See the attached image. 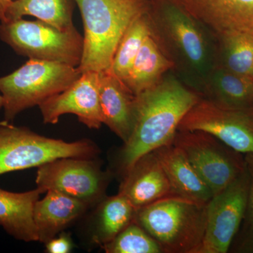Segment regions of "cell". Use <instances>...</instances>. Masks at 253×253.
<instances>
[{"instance_id": "cell-1", "label": "cell", "mask_w": 253, "mask_h": 253, "mask_svg": "<svg viewBox=\"0 0 253 253\" xmlns=\"http://www.w3.org/2000/svg\"><path fill=\"white\" fill-rule=\"evenodd\" d=\"M200 98L172 76L136 95L132 130L120 154L123 174L144 155L172 143L181 121Z\"/></svg>"}, {"instance_id": "cell-2", "label": "cell", "mask_w": 253, "mask_h": 253, "mask_svg": "<svg viewBox=\"0 0 253 253\" xmlns=\"http://www.w3.org/2000/svg\"><path fill=\"white\" fill-rule=\"evenodd\" d=\"M84 26L78 69L109 71L118 44L131 23L150 9L149 0H76Z\"/></svg>"}, {"instance_id": "cell-3", "label": "cell", "mask_w": 253, "mask_h": 253, "mask_svg": "<svg viewBox=\"0 0 253 253\" xmlns=\"http://www.w3.org/2000/svg\"><path fill=\"white\" fill-rule=\"evenodd\" d=\"M207 205L172 195L136 210L134 220L163 253H197L204 237Z\"/></svg>"}, {"instance_id": "cell-4", "label": "cell", "mask_w": 253, "mask_h": 253, "mask_svg": "<svg viewBox=\"0 0 253 253\" xmlns=\"http://www.w3.org/2000/svg\"><path fill=\"white\" fill-rule=\"evenodd\" d=\"M81 74L78 68L63 63L28 60L14 72L0 77L4 121L11 123L25 110L64 91Z\"/></svg>"}, {"instance_id": "cell-5", "label": "cell", "mask_w": 253, "mask_h": 253, "mask_svg": "<svg viewBox=\"0 0 253 253\" xmlns=\"http://www.w3.org/2000/svg\"><path fill=\"white\" fill-rule=\"evenodd\" d=\"M99 149L88 139L66 142L40 135L26 126L0 123V175L40 167L61 158L92 159Z\"/></svg>"}, {"instance_id": "cell-6", "label": "cell", "mask_w": 253, "mask_h": 253, "mask_svg": "<svg viewBox=\"0 0 253 253\" xmlns=\"http://www.w3.org/2000/svg\"><path fill=\"white\" fill-rule=\"evenodd\" d=\"M0 39L16 54L78 67L83 58L84 38L76 27L66 31L42 21L23 18L0 23Z\"/></svg>"}, {"instance_id": "cell-7", "label": "cell", "mask_w": 253, "mask_h": 253, "mask_svg": "<svg viewBox=\"0 0 253 253\" xmlns=\"http://www.w3.org/2000/svg\"><path fill=\"white\" fill-rule=\"evenodd\" d=\"M178 130L205 131L239 154L253 155V115L249 110L231 109L200 98Z\"/></svg>"}, {"instance_id": "cell-8", "label": "cell", "mask_w": 253, "mask_h": 253, "mask_svg": "<svg viewBox=\"0 0 253 253\" xmlns=\"http://www.w3.org/2000/svg\"><path fill=\"white\" fill-rule=\"evenodd\" d=\"M173 144L186 155L195 169L211 188L213 196L225 189L246 169L229 146L202 131H176Z\"/></svg>"}, {"instance_id": "cell-9", "label": "cell", "mask_w": 253, "mask_h": 253, "mask_svg": "<svg viewBox=\"0 0 253 253\" xmlns=\"http://www.w3.org/2000/svg\"><path fill=\"white\" fill-rule=\"evenodd\" d=\"M250 177L247 169L207 205L204 239L197 253H226L248 208Z\"/></svg>"}, {"instance_id": "cell-10", "label": "cell", "mask_w": 253, "mask_h": 253, "mask_svg": "<svg viewBox=\"0 0 253 253\" xmlns=\"http://www.w3.org/2000/svg\"><path fill=\"white\" fill-rule=\"evenodd\" d=\"M105 179L91 159L61 158L38 167L36 184L43 193L54 190L89 205L104 194Z\"/></svg>"}, {"instance_id": "cell-11", "label": "cell", "mask_w": 253, "mask_h": 253, "mask_svg": "<svg viewBox=\"0 0 253 253\" xmlns=\"http://www.w3.org/2000/svg\"><path fill=\"white\" fill-rule=\"evenodd\" d=\"M221 40L234 35L253 37V0H164Z\"/></svg>"}, {"instance_id": "cell-12", "label": "cell", "mask_w": 253, "mask_h": 253, "mask_svg": "<svg viewBox=\"0 0 253 253\" xmlns=\"http://www.w3.org/2000/svg\"><path fill=\"white\" fill-rule=\"evenodd\" d=\"M43 121L56 124L65 114L76 115L90 129L103 124L99 99V72L85 71L69 87L39 105Z\"/></svg>"}, {"instance_id": "cell-13", "label": "cell", "mask_w": 253, "mask_h": 253, "mask_svg": "<svg viewBox=\"0 0 253 253\" xmlns=\"http://www.w3.org/2000/svg\"><path fill=\"white\" fill-rule=\"evenodd\" d=\"M163 26L171 42L192 69L202 73L210 66L207 41L198 23L179 8L163 0Z\"/></svg>"}, {"instance_id": "cell-14", "label": "cell", "mask_w": 253, "mask_h": 253, "mask_svg": "<svg viewBox=\"0 0 253 253\" xmlns=\"http://www.w3.org/2000/svg\"><path fill=\"white\" fill-rule=\"evenodd\" d=\"M123 175L118 193L126 196L136 210L173 195L167 175L154 151L138 159Z\"/></svg>"}, {"instance_id": "cell-15", "label": "cell", "mask_w": 253, "mask_h": 253, "mask_svg": "<svg viewBox=\"0 0 253 253\" xmlns=\"http://www.w3.org/2000/svg\"><path fill=\"white\" fill-rule=\"evenodd\" d=\"M136 95L109 71L99 73V99L103 124L126 143L134 123Z\"/></svg>"}, {"instance_id": "cell-16", "label": "cell", "mask_w": 253, "mask_h": 253, "mask_svg": "<svg viewBox=\"0 0 253 253\" xmlns=\"http://www.w3.org/2000/svg\"><path fill=\"white\" fill-rule=\"evenodd\" d=\"M154 152L167 175L173 196L202 204L211 201L212 190L179 148L172 142Z\"/></svg>"}, {"instance_id": "cell-17", "label": "cell", "mask_w": 253, "mask_h": 253, "mask_svg": "<svg viewBox=\"0 0 253 253\" xmlns=\"http://www.w3.org/2000/svg\"><path fill=\"white\" fill-rule=\"evenodd\" d=\"M45 197L38 200L33 219L38 241L46 244L81 216L89 205L54 190H48Z\"/></svg>"}, {"instance_id": "cell-18", "label": "cell", "mask_w": 253, "mask_h": 253, "mask_svg": "<svg viewBox=\"0 0 253 253\" xmlns=\"http://www.w3.org/2000/svg\"><path fill=\"white\" fill-rule=\"evenodd\" d=\"M42 194L38 188L23 193L0 188V226L7 234L25 242L38 241L33 209Z\"/></svg>"}, {"instance_id": "cell-19", "label": "cell", "mask_w": 253, "mask_h": 253, "mask_svg": "<svg viewBox=\"0 0 253 253\" xmlns=\"http://www.w3.org/2000/svg\"><path fill=\"white\" fill-rule=\"evenodd\" d=\"M172 66V61L161 52L151 33L141 46L129 74L123 82L133 94L138 95L157 84Z\"/></svg>"}, {"instance_id": "cell-20", "label": "cell", "mask_w": 253, "mask_h": 253, "mask_svg": "<svg viewBox=\"0 0 253 253\" xmlns=\"http://www.w3.org/2000/svg\"><path fill=\"white\" fill-rule=\"evenodd\" d=\"M76 6V0H13L6 14V21L31 16L66 31L75 28L73 13Z\"/></svg>"}, {"instance_id": "cell-21", "label": "cell", "mask_w": 253, "mask_h": 253, "mask_svg": "<svg viewBox=\"0 0 253 253\" xmlns=\"http://www.w3.org/2000/svg\"><path fill=\"white\" fill-rule=\"evenodd\" d=\"M210 91L213 100L231 109L250 110L253 103V79L221 68L213 73Z\"/></svg>"}, {"instance_id": "cell-22", "label": "cell", "mask_w": 253, "mask_h": 253, "mask_svg": "<svg viewBox=\"0 0 253 253\" xmlns=\"http://www.w3.org/2000/svg\"><path fill=\"white\" fill-rule=\"evenodd\" d=\"M136 209L123 194L106 197L98 212L97 226L94 241L96 244H108L114 239L135 219Z\"/></svg>"}, {"instance_id": "cell-23", "label": "cell", "mask_w": 253, "mask_h": 253, "mask_svg": "<svg viewBox=\"0 0 253 253\" xmlns=\"http://www.w3.org/2000/svg\"><path fill=\"white\" fill-rule=\"evenodd\" d=\"M151 33L149 11L131 23L120 42L109 70L113 76L122 81L126 79L141 46Z\"/></svg>"}, {"instance_id": "cell-24", "label": "cell", "mask_w": 253, "mask_h": 253, "mask_svg": "<svg viewBox=\"0 0 253 253\" xmlns=\"http://www.w3.org/2000/svg\"><path fill=\"white\" fill-rule=\"evenodd\" d=\"M102 248L107 253H163L157 241L135 220Z\"/></svg>"}, {"instance_id": "cell-25", "label": "cell", "mask_w": 253, "mask_h": 253, "mask_svg": "<svg viewBox=\"0 0 253 253\" xmlns=\"http://www.w3.org/2000/svg\"><path fill=\"white\" fill-rule=\"evenodd\" d=\"M221 41L226 68L253 79V37L238 34Z\"/></svg>"}, {"instance_id": "cell-26", "label": "cell", "mask_w": 253, "mask_h": 253, "mask_svg": "<svg viewBox=\"0 0 253 253\" xmlns=\"http://www.w3.org/2000/svg\"><path fill=\"white\" fill-rule=\"evenodd\" d=\"M46 252L49 253H68L72 250V240L68 234L62 233L59 237L53 238L46 243Z\"/></svg>"}, {"instance_id": "cell-27", "label": "cell", "mask_w": 253, "mask_h": 253, "mask_svg": "<svg viewBox=\"0 0 253 253\" xmlns=\"http://www.w3.org/2000/svg\"><path fill=\"white\" fill-rule=\"evenodd\" d=\"M246 167L249 172L250 177V186L249 201L248 206H249L250 212H251V218L253 222V155H246Z\"/></svg>"}, {"instance_id": "cell-28", "label": "cell", "mask_w": 253, "mask_h": 253, "mask_svg": "<svg viewBox=\"0 0 253 253\" xmlns=\"http://www.w3.org/2000/svg\"><path fill=\"white\" fill-rule=\"evenodd\" d=\"M13 0H0V23L6 22V14Z\"/></svg>"}, {"instance_id": "cell-29", "label": "cell", "mask_w": 253, "mask_h": 253, "mask_svg": "<svg viewBox=\"0 0 253 253\" xmlns=\"http://www.w3.org/2000/svg\"><path fill=\"white\" fill-rule=\"evenodd\" d=\"M3 105H4V99H3L2 96L0 94V110L2 109Z\"/></svg>"}]
</instances>
